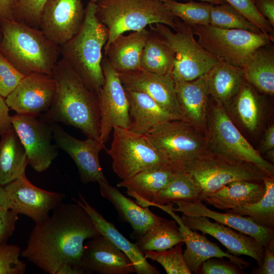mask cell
<instances>
[{
	"mask_svg": "<svg viewBox=\"0 0 274 274\" xmlns=\"http://www.w3.org/2000/svg\"><path fill=\"white\" fill-rule=\"evenodd\" d=\"M11 121L28 164L38 173L46 170L58 155L50 123L37 117L17 114L11 116Z\"/></svg>",
	"mask_w": 274,
	"mask_h": 274,
	"instance_id": "13",
	"label": "cell"
},
{
	"mask_svg": "<svg viewBox=\"0 0 274 274\" xmlns=\"http://www.w3.org/2000/svg\"><path fill=\"white\" fill-rule=\"evenodd\" d=\"M150 35L146 27L120 35L104 50V56L118 72L140 70L142 52Z\"/></svg>",
	"mask_w": 274,
	"mask_h": 274,
	"instance_id": "26",
	"label": "cell"
},
{
	"mask_svg": "<svg viewBox=\"0 0 274 274\" xmlns=\"http://www.w3.org/2000/svg\"><path fill=\"white\" fill-rule=\"evenodd\" d=\"M259 13L274 27V0H253Z\"/></svg>",
	"mask_w": 274,
	"mask_h": 274,
	"instance_id": "48",
	"label": "cell"
},
{
	"mask_svg": "<svg viewBox=\"0 0 274 274\" xmlns=\"http://www.w3.org/2000/svg\"><path fill=\"white\" fill-rule=\"evenodd\" d=\"M18 214L10 208H0V243H6L15 229Z\"/></svg>",
	"mask_w": 274,
	"mask_h": 274,
	"instance_id": "46",
	"label": "cell"
},
{
	"mask_svg": "<svg viewBox=\"0 0 274 274\" xmlns=\"http://www.w3.org/2000/svg\"><path fill=\"white\" fill-rule=\"evenodd\" d=\"M124 88L129 104L130 125L128 129L131 131L145 134L158 123L180 119L146 94Z\"/></svg>",
	"mask_w": 274,
	"mask_h": 274,
	"instance_id": "27",
	"label": "cell"
},
{
	"mask_svg": "<svg viewBox=\"0 0 274 274\" xmlns=\"http://www.w3.org/2000/svg\"><path fill=\"white\" fill-rule=\"evenodd\" d=\"M0 52L20 73H40L53 76L60 54L59 47L39 28L13 19L0 20Z\"/></svg>",
	"mask_w": 274,
	"mask_h": 274,
	"instance_id": "3",
	"label": "cell"
},
{
	"mask_svg": "<svg viewBox=\"0 0 274 274\" xmlns=\"http://www.w3.org/2000/svg\"><path fill=\"white\" fill-rule=\"evenodd\" d=\"M260 151L265 152L274 149V125L271 124L265 130L260 145Z\"/></svg>",
	"mask_w": 274,
	"mask_h": 274,
	"instance_id": "51",
	"label": "cell"
},
{
	"mask_svg": "<svg viewBox=\"0 0 274 274\" xmlns=\"http://www.w3.org/2000/svg\"><path fill=\"white\" fill-rule=\"evenodd\" d=\"M144 135L178 172H184L195 160L212 154L206 133L182 119L158 123Z\"/></svg>",
	"mask_w": 274,
	"mask_h": 274,
	"instance_id": "6",
	"label": "cell"
},
{
	"mask_svg": "<svg viewBox=\"0 0 274 274\" xmlns=\"http://www.w3.org/2000/svg\"><path fill=\"white\" fill-rule=\"evenodd\" d=\"M175 87L183 120L206 133L209 96L207 74L190 81H175Z\"/></svg>",
	"mask_w": 274,
	"mask_h": 274,
	"instance_id": "23",
	"label": "cell"
},
{
	"mask_svg": "<svg viewBox=\"0 0 274 274\" xmlns=\"http://www.w3.org/2000/svg\"><path fill=\"white\" fill-rule=\"evenodd\" d=\"M232 112L241 124L250 131L258 127L262 117L259 98L253 86L245 80L240 91L231 104Z\"/></svg>",
	"mask_w": 274,
	"mask_h": 274,
	"instance_id": "34",
	"label": "cell"
},
{
	"mask_svg": "<svg viewBox=\"0 0 274 274\" xmlns=\"http://www.w3.org/2000/svg\"><path fill=\"white\" fill-rule=\"evenodd\" d=\"M173 204H154L153 206L166 212L179 224V230L186 247L183 252L184 260L191 273H199L202 263L213 257L227 258L242 269L251 265L249 262L238 256L223 251L216 244L208 240L204 235L200 234L185 226L181 218L173 211Z\"/></svg>",
	"mask_w": 274,
	"mask_h": 274,
	"instance_id": "19",
	"label": "cell"
},
{
	"mask_svg": "<svg viewBox=\"0 0 274 274\" xmlns=\"http://www.w3.org/2000/svg\"><path fill=\"white\" fill-rule=\"evenodd\" d=\"M17 0H0V20L13 19Z\"/></svg>",
	"mask_w": 274,
	"mask_h": 274,
	"instance_id": "50",
	"label": "cell"
},
{
	"mask_svg": "<svg viewBox=\"0 0 274 274\" xmlns=\"http://www.w3.org/2000/svg\"><path fill=\"white\" fill-rule=\"evenodd\" d=\"M2 39V31H1V23H0V41Z\"/></svg>",
	"mask_w": 274,
	"mask_h": 274,
	"instance_id": "56",
	"label": "cell"
},
{
	"mask_svg": "<svg viewBox=\"0 0 274 274\" xmlns=\"http://www.w3.org/2000/svg\"><path fill=\"white\" fill-rule=\"evenodd\" d=\"M262 181L241 180L228 183L203 197L202 201L227 211L256 202L264 194Z\"/></svg>",
	"mask_w": 274,
	"mask_h": 274,
	"instance_id": "28",
	"label": "cell"
},
{
	"mask_svg": "<svg viewBox=\"0 0 274 274\" xmlns=\"http://www.w3.org/2000/svg\"><path fill=\"white\" fill-rule=\"evenodd\" d=\"M96 15L107 28L109 45L120 35L161 23L174 30L178 18L164 8L161 0H101L96 3Z\"/></svg>",
	"mask_w": 274,
	"mask_h": 274,
	"instance_id": "5",
	"label": "cell"
},
{
	"mask_svg": "<svg viewBox=\"0 0 274 274\" xmlns=\"http://www.w3.org/2000/svg\"><path fill=\"white\" fill-rule=\"evenodd\" d=\"M54 141L76 164L83 184L107 180L99 160L100 151L105 149L99 140L88 138L79 140L67 133L56 123H50Z\"/></svg>",
	"mask_w": 274,
	"mask_h": 274,
	"instance_id": "15",
	"label": "cell"
},
{
	"mask_svg": "<svg viewBox=\"0 0 274 274\" xmlns=\"http://www.w3.org/2000/svg\"><path fill=\"white\" fill-rule=\"evenodd\" d=\"M176 171L170 167H153L141 171L117 184L127 189V194L141 205L151 201L154 196L170 181Z\"/></svg>",
	"mask_w": 274,
	"mask_h": 274,
	"instance_id": "30",
	"label": "cell"
},
{
	"mask_svg": "<svg viewBox=\"0 0 274 274\" xmlns=\"http://www.w3.org/2000/svg\"><path fill=\"white\" fill-rule=\"evenodd\" d=\"M101 1V0H90V1L94 2V3H97V2H98V1Z\"/></svg>",
	"mask_w": 274,
	"mask_h": 274,
	"instance_id": "57",
	"label": "cell"
},
{
	"mask_svg": "<svg viewBox=\"0 0 274 274\" xmlns=\"http://www.w3.org/2000/svg\"><path fill=\"white\" fill-rule=\"evenodd\" d=\"M245 81L243 68L218 61L207 73L209 95L225 108L238 94Z\"/></svg>",
	"mask_w": 274,
	"mask_h": 274,
	"instance_id": "29",
	"label": "cell"
},
{
	"mask_svg": "<svg viewBox=\"0 0 274 274\" xmlns=\"http://www.w3.org/2000/svg\"><path fill=\"white\" fill-rule=\"evenodd\" d=\"M9 108L5 98L0 95V135H2L13 128Z\"/></svg>",
	"mask_w": 274,
	"mask_h": 274,
	"instance_id": "49",
	"label": "cell"
},
{
	"mask_svg": "<svg viewBox=\"0 0 274 274\" xmlns=\"http://www.w3.org/2000/svg\"><path fill=\"white\" fill-rule=\"evenodd\" d=\"M200 195V189L191 175L186 172H177L168 183L154 196L151 201L144 202L141 206L164 205L180 200L201 201Z\"/></svg>",
	"mask_w": 274,
	"mask_h": 274,
	"instance_id": "33",
	"label": "cell"
},
{
	"mask_svg": "<svg viewBox=\"0 0 274 274\" xmlns=\"http://www.w3.org/2000/svg\"><path fill=\"white\" fill-rule=\"evenodd\" d=\"M210 25L223 29H237L260 33L262 32L254 23L227 3L213 5Z\"/></svg>",
	"mask_w": 274,
	"mask_h": 274,
	"instance_id": "39",
	"label": "cell"
},
{
	"mask_svg": "<svg viewBox=\"0 0 274 274\" xmlns=\"http://www.w3.org/2000/svg\"><path fill=\"white\" fill-rule=\"evenodd\" d=\"M244 79L258 91L274 94V51L271 43L258 48L243 68Z\"/></svg>",
	"mask_w": 274,
	"mask_h": 274,
	"instance_id": "32",
	"label": "cell"
},
{
	"mask_svg": "<svg viewBox=\"0 0 274 274\" xmlns=\"http://www.w3.org/2000/svg\"><path fill=\"white\" fill-rule=\"evenodd\" d=\"M177 207L174 212L187 216H204L253 237L264 247L274 239V228L261 226L250 217L228 213L217 212L208 208L201 201L174 202Z\"/></svg>",
	"mask_w": 274,
	"mask_h": 274,
	"instance_id": "22",
	"label": "cell"
},
{
	"mask_svg": "<svg viewBox=\"0 0 274 274\" xmlns=\"http://www.w3.org/2000/svg\"><path fill=\"white\" fill-rule=\"evenodd\" d=\"M148 26L150 31L175 54V64L171 75L175 81L195 80L208 73L218 61L195 39L192 27L179 18L174 31L161 23Z\"/></svg>",
	"mask_w": 274,
	"mask_h": 274,
	"instance_id": "7",
	"label": "cell"
},
{
	"mask_svg": "<svg viewBox=\"0 0 274 274\" xmlns=\"http://www.w3.org/2000/svg\"><path fill=\"white\" fill-rule=\"evenodd\" d=\"M181 220L189 228L200 231L218 239L227 250L235 256L246 255L253 258L260 266L263 262L264 248L253 237L232 228L213 222L204 216H187L183 215Z\"/></svg>",
	"mask_w": 274,
	"mask_h": 274,
	"instance_id": "18",
	"label": "cell"
},
{
	"mask_svg": "<svg viewBox=\"0 0 274 274\" xmlns=\"http://www.w3.org/2000/svg\"><path fill=\"white\" fill-rule=\"evenodd\" d=\"M100 195L109 200L121 217L131 226L136 237L145 233L162 218L126 197L108 180L98 183Z\"/></svg>",
	"mask_w": 274,
	"mask_h": 274,
	"instance_id": "25",
	"label": "cell"
},
{
	"mask_svg": "<svg viewBox=\"0 0 274 274\" xmlns=\"http://www.w3.org/2000/svg\"><path fill=\"white\" fill-rule=\"evenodd\" d=\"M183 244H178L162 251H145L143 253L146 259L161 265L168 274H191L184 260L182 248Z\"/></svg>",
	"mask_w": 274,
	"mask_h": 274,
	"instance_id": "40",
	"label": "cell"
},
{
	"mask_svg": "<svg viewBox=\"0 0 274 274\" xmlns=\"http://www.w3.org/2000/svg\"><path fill=\"white\" fill-rule=\"evenodd\" d=\"M48 0H17L13 19L40 29L41 17Z\"/></svg>",
	"mask_w": 274,
	"mask_h": 274,
	"instance_id": "41",
	"label": "cell"
},
{
	"mask_svg": "<svg viewBox=\"0 0 274 274\" xmlns=\"http://www.w3.org/2000/svg\"><path fill=\"white\" fill-rule=\"evenodd\" d=\"M85 14L81 0H48L42 13L40 29L59 46L78 32Z\"/></svg>",
	"mask_w": 274,
	"mask_h": 274,
	"instance_id": "17",
	"label": "cell"
},
{
	"mask_svg": "<svg viewBox=\"0 0 274 274\" xmlns=\"http://www.w3.org/2000/svg\"><path fill=\"white\" fill-rule=\"evenodd\" d=\"M10 198L11 209L18 214L31 218L35 224L49 217V212L62 202L65 195L41 189L32 184L26 175L5 185Z\"/></svg>",
	"mask_w": 274,
	"mask_h": 274,
	"instance_id": "16",
	"label": "cell"
},
{
	"mask_svg": "<svg viewBox=\"0 0 274 274\" xmlns=\"http://www.w3.org/2000/svg\"><path fill=\"white\" fill-rule=\"evenodd\" d=\"M263 260L262 265L254 268L251 273L254 274L274 273V239L264 247Z\"/></svg>",
	"mask_w": 274,
	"mask_h": 274,
	"instance_id": "47",
	"label": "cell"
},
{
	"mask_svg": "<svg viewBox=\"0 0 274 274\" xmlns=\"http://www.w3.org/2000/svg\"><path fill=\"white\" fill-rule=\"evenodd\" d=\"M101 67L104 82L97 95L100 114L99 140L105 144L114 127L128 128L129 104L119 74L106 56Z\"/></svg>",
	"mask_w": 274,
	"mask_h": 274,
	"instance_id": "12",
	"label": "cell"
},
{
	"mask_svg": "<svg viewBox=\"0 0 274 274\" xmlns=\"http://www.w3.org/2000/svg\"><path fill=\"white\" fill-rule=\"evenodd\" d=\"M81 267L85 273L130 274L135 272L127 256L101 235L89 239L84 244Z\"/></svg>",
	"mask_w": 274,
	"mask_h": 274,
	"instance_id": "21",
	"label": "cell"
},
{
	"mask_svg": "<svg viewBox=\"0 0 274 274\" xmlns=\"http://www.w3.org/2000/svg\"><path fill=\"white\" fill-rule=\"evenodd\" d=\"M268 159L270 161L271 163L274 162V149H272L266 152Z\"/></svg>",
	"mask_w": 274,
	"mask_h": 274,
	"instance_id": "54",
	"label": "cell"
},
{
	"mask_svg": "<svg viewBox=\"0 0 274 274\" xmlns=\"http://www.w3.org/2000/svg\"><path fill=\"white\" fill-rule=\"evenodd\" d=\"M0 140V185L5 186L26 175L28 160L17 134L11 129Z\"/></svg>",
	"mask_w": 274,
	"mask_h": 274,
	"instance_id": "31",
	"label": "cell"
},
{
	"mask_svg": "<svg viewBox=\"0 0 274 274\" xmlns=\"http://www.w3.org/2000/svg\"><path fill=\"white\" fill-rule=\"evenodd\" d=\"M21 248L16 245L0 243V274H23L26 264L19 259Z\"/></svg>",
	"mask_w": 274,
	"mask_h": 274,
	"instance_id": "42",
	"label": "cell"
},
{
	"mask_svg": "<svg viewBox=\"0 0 274 274\" xmlns=\"http://www.w3.org/2000/svg\"><path fill=\"white\" fill-rule=\"evenodd\" d=\"M56 82L54 101L42 119L80 129L87 138L99 140L100 114L97 95L90 90L62 58L53 71Z\"/></svg>",
	"mask_w": 274,
	"mask_h": 274,
	"instance_id": "2",
	"label": "cell"
},
{
	"mask_svg": "<svg viewBox=\"0 0 274 274\" xmlns=\"http://www.w3.org/2000/svg\"><path fill=\"white\" fill-rule=\"evenodd\" d=\"M118 74L124 88L146 94L162 108L183 120L175 81L171 74L158 75L140 69Z\"/></svg>",
	"mask_w": 274,
	"mask_h": 274,
	"instance_id": "20",
	"label": "cell"
},
{
	"mask_svg": "<svg viewBox=\"0 0 274 274\" xmlns=\"http://www.w3.org/2000/svg\"><path fill=\"white\" fill-rule=\"evenodd\" d=\"M112 131L110 148L105 149L112 160L114 172L122 180L146 169L171 167L144 134L119 127H114Z\"/></svg>",
	"mask_w": 274,
	"mask_h": 274,
	"instance_id": "10",
	"label": "cell"
},
{
	"mask_svg": "<svg viewBox=\"0 0 274 274\" xmlns=\"http://www.w3.org/2000/svg\"><path fill=\"white\" fill-rule=\"evenodd\" d=\"M175 61L172 50L150 32L144 47L140 70L158 74H171Z\"/></svg>",
	"mask_w": 274,
	"mask_h": 274,
	"instance_id": "36",
	"label": "cell"
},
{
	"mask_svg": "<svg viewBox=\"0 0 274 274\" xmlns=\"http://www.w3.org/2000/svg\"><path fill=\"white\" fill-rule=\"evenodd\" d=\"M84 272L79 269L72 266L65 265L61 267L57 274H83Z\"/></svg>",
	"mask_w": 274,
	"mask_h": 274,
	"instance_id": "53",
	"label": "cell"
},
{
	"mask_svg": "<svg viewBox=\"0 0 274 274\" xmlns=\"http://www.w3.org/2000/svg\"><path fill=\"white\" fill-rule=\"evenodd\" d=\"M100 235L79 203L61 202L51 216L35 224L21 254L47 273L57 274L65 265L84 272L81 267L84 242Z\"/></svg>",
	"mask_w": 274,
	"mask_h": 274,
	"instance_id": "1",
	"label": "cell"
},
{
	"mask_svg": "<svg viewBox=\"0 0 274 274\" xmlns=\"http://www.w3.org/2000/svg\"><path fill=\"white\" fill-rule=\"evenodd\" d=\"M198 42L219 61L243 68L259 47L274 41L273 36L237 29H223L211 25L192 27Z\"/></svg>",
	"mask_w": 274,
	"mask_h": 274,
	"instance_id": "9",
	"label": "cell"
},
{
	"mask_svg": "<svg viewBox=\"0 0 274 274\" xmlns=\"http://www.w3.org/2000/svg\"><path fill=\"white\" fill-rule=\"evenodd\" d=\"M223 258L213 257L204 261L200 269L202 274H243L246 273L238 265L222 259Z\"/></svg>",
	"mask_w": 274,
	"mask_h": 274,
	"instance_id": "45",
	"label": "cell"
},
{
	"mask_svg": "<svg viewBox=\"0 0 274 274\" xmlns=\"http://www.w3.org/2000/svg\"><path fill=\"white\" fill-rule=\"evenodd\" d=\"M239 11L264 33L273 34V27L258 11L253 0H224Z\"/></svg>",
	"mask_w": 274,
	"mask_h": 274,
	"instance_id": "43",
	"label": "cell"
},
{
	"mask_svg": "<svg viewBox=\"0 0 274 274\" xmlns=\"http://www.w3.org/2000/svg\"><path fill=\"white\" fill-rule=\"evenodd\" d=\"M24 76L0 52V95L6 98Z\"/></svg>",
	"mask_w": 274,
	"mask_h": 274,
	"instance_id": "44",
	"label": "cell"
},
{
	"mask_svg": "<svg viewBox=\"0 0 274 274\" xmlns=\"http://www.w3.org/2000/svg\"><path fill=\"white\" fill-rule=\"evenodd\" d=\"M56 88L53 76L32 73L24 77L5 101L9 109L17 114L37 117L50 108Z\"/></svg>",
	"mask_w": 274,
	"mask_h": 274,
	"instance_id": "14",
	"label": "cell"
},
{
	"mask_svg": "<svg viewBox=\"0 0 274 274\" xmlns=\"http://www.w3.org/2000/svg\"><path fill=\"white\" fill-rule=\"evenodd\" d=\"M184 172L190 174L201 190L200 200L223 186L237 181H262L268 176L257 166L223 158L213 153L197 159Z\"/></svg>",
	"mask_w": 274,
	"mask_h": 274,
	"instance_id": "11",
	"label": "cell"
},
{
	"mask_svg": "<svg viewBox=\"0 0 274 274\" xmlns=\"http://www.w3.org/2000/svg\"><path fill=\"white\" fill-rule=\"evenodd\" d=\"M206 135L213 154L253 164L268 176H274L273 164L264 159L245 138L223 106L216 104L208 109Z\"/></svg>",
	"mask_w": 274,
	"mask_h": 274,
	"instance_id": "8",
	"label": "cell"
},
{
	"mask_svg": "<svg viewBox=\"0 0 274 274\" xmlns=\"http://www.w3.org/2000/svg\"><path fill=\"white\" fill-rule=\"evenodd\" d=\"M79 199L73 198L87 212L100 234L109 240L125 253L132 263L135 272L138 274H159L160 271L151 265L145 258L143 252L136 244H133L123 235L114 224L107 221L92 207L81 194Z\"/></svg>",
	"mask_w": 274,
	"mask_h": 274,
	"instance_id": "24",
	"label": "cell"
},
{
	"mask_svg": "<svg viewBox=\"0 0 274 274\" xmlns=\"http://www.w3.org/2000/svg\"><path fill=\"white\" fill-rule=\"evenodd\" d=\"M136 238V244L143 252L162 251L184 243L176 221L164 218Z\"/></svg>",
	"mask_w": 274,
	"mask_h": 274,
	"instance_id": "35",
	"label": "cell"
},
{
	"mask_svg": "<svg viewBox=\"0 0 274 274\" xmlns=\"http://www.w3.org/2000/svg\"><path fill=\"white\" fill-rule=\"evenodd\" d=\"M0 208L11 209L10 198L5 189V187L0 185Z\"/></svg>",
	"mask_w": 274,
	"mask_h": 274,
	"instance_id": "52",
	"label": "cell"
},
{
	"mask_svg": "<svg viewBox=\"0 0 274 274\" xmlns=\"http://www.w3.org/2000/svg\"><path fill=\"white\" fill-rule=\"evenodd\" d=\"M161 2L168 12L191 27L210 24L212 4L192 0L186 3L175 0H161Z\"/></svg>",
	"mask_w": 274,
	"mask_h": 274,
	"instance_id": "38",
	"label": "cell"
},
{
	"mask_svg": "<svg viewBox=\"0 0 274 274\" xmlns=\"http://www.w3.org/2000/svg\"><path fill=\"white\" fill-rule=\"evenodd\" d=\"M97 4L89 1L84 21L78 32L59 46L60 54L80 77L86 87L97 95L104 82L102 49L109 36L107 27L96 15Z\"/></svg>",
	"mask_w": 274,
	"mask_h": 274,
	"instance_id": "4",
	"label": "cell"
},
{
	"mask_svg": "<svg viewBox=\"0 0 274 274\" xmlns=\"http://www.w3.org/2000/svg\"><path fill=\"white\" fill-rule=\"evenodd\" d=\"M187 1H192V0H187ZM199 1L208 2L213 5L221 4L224 3H226L224 0H198Z\"/></svg>",
	"mask_w": 274,
	"mask_h": 274,
	"instance_id": "55",
	"label": "cell"
},
{
	"mask_svg": "<svg viewBox=\"0 0 274 274\" xmlns=\"http://www.w3.org/2000/svg\"><path fill=\"white\" fill-rule=\"evenodd\" d=\"M263 181L265 191L260 199L255 203L225 211L248 216L261 226L274 228V176H266Z\"/></svg>",
	"mask_w": 274,
	"mask_h": 274,
	"instance_id": "37",
	"label": "cell"
}]
</instances>
